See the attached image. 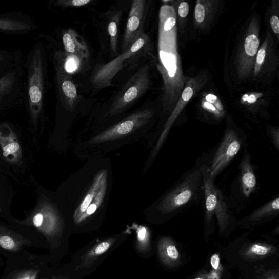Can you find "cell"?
Segmentation results:
<instances>
[{"label": "cell", "instance_id": "6da1fadb", "mask_svg": "<svg viewBox=\"0 0 279 279\" xmlns=\"http://www.w3.org/2000/svg\"><path fill=\"white\" fill-rule=\"evenodd\" d=\"M113 185L109 158L86 161L61 186L56 201L66 222L83 228L106 215Z\"/></svg>", "mask_w": 279, "mask_h": 279}, {"label": "cell", "instance_id": "7a4b0ae2", "mask_svg": "<svg viewBox=\"0 0 279 279\" xmlns=\"http://www.w3.org/2000/svg\"><path fill=\"white\" fill-rule=\"evenodd\" d=\"M153 116L150 109L135 111L99 132L77 138L72 152L77 158L87 161L106 157L120 148L144 140L147 143L154 134L151 130Z\"/></svg>", "mask_w": 279, "mask_h": 279}, {"label": "cell", "instance_id": "3957f363", "mask_svg": "<svg viewBox=\"0 0 279 279\" xmlns=\"http://www.w3.org/2000/svg\"><path fill=\"white\" fill-rule=\"evenodd\" d=\"M204 160L203 158L198 159L194 167L175 184L144 209L148 219L167 221L200 203L204 194L202 170Z\"/></svg>", "mask_w": 279, "mask_h": 279}, {"label": "cell", "instance_id": "277c9868", "mask_svg": "<svg viewBox=\"0 0 279 279\" xmlns=\"http://www.w3.org/2000/svg\"><path fill=\"white\" fill-rule=\"evenodd\" d=\"M147 35L143 32L127 50L121 55L106 64H101L93 69L91 83L97 89H103L112 85L113 78L125 66L137 63L144 57L148 43Z\"/></svg>", "mask_w": 279, "mask_h": 279}, {"label": "cell", "instance_id": "5b68a950", "mask_svg": "<svg viewBox=\"0 0 279 279\" xmlns=\"http://www.w3.org/2000/svg\"><path fill=\"white\" fill-rule=\"evenodd\" d=\"M202 170L204 185L203 198L205 223L208 226L211 225L216 218L220 230L223 232L232 223L233 215L222 192L214 184L206 159L204 160Z\"/></svg>", "mask_w": 279, "mask_h": 279}, {"label": "cell", "instance_id": "8992f818", "mask_svg": "<svg viewBox=\"0 0 279 279\" xmlns=\"http://www.w3.org/2000/svg\"><path fill=\"white\" fill-rule=\"evenodd\" d=\"M26 222L52 241L62 238L66 223L56 201L46 195L40 197L36 208Z\"/></svg>", "mask_w": 279, "mask_h": 279}, {"label": "cell", "instance_id": "52a82bcc", "mask_svg": "<svg viewBox=\"0 0 279 279\" xmlns=\"http://www.w3.org/2000/svg\"><path fill=\"white\" fill-rule=\"evenodd\" d=\"M149 67L145 65L129 78L116 96L103 119L111 120L122 115L132 105L142 97L150 86Z\"/></svg>", "mask_w": 279, "mask_h": 279}, {"label": "cell", "instance_id": "ba28073f", "mask_svg": "<svg viewBox=\"0 0 279 279\" xmlns=\"http://www.w3.org/2000/svg\"><path fill=\"white\" fill-rule=\"evenodd\" d=\"M246 138L245 135L237 130H226L210 164H208L209 172L214 180L238 154L244 146Z\"/></svg>", "mask_w": 279, "mask_h": 279}, {"label": "cell", "instance_id": "9c48e42d", "mask_svg": "<svg viewBox=\"0 0 279 279\" xmlns=\"http://www.w3.org/2000/svg\"><path fill=\"white\" fill-rule=\"evenodd\" d=\"M43 67L41 51L34 52L30 67L29 97L32 117L36 121L41 111L43 98Z\"/></svg>", "mask_w": 279, "mask_h": 279}, {"label": "cell", "instance_id": "30bf717a", "mask_svg": "<svg viewBox=\"0 0 279 279\" xmlns=\"http://www.w3.org/2000/svg\"><path fill=\"white\" fill-rule=\"evenodd\" d=\"M145 0H134L131 6L122 48L127 50L144 32L147 7Z\"/></svg>", "mask_w": 279, "mask_h": 279}, {"label": "cell", "instance_id": "8fae6325", "mask_svg": "<svg viewBox=\"0 0 279 279\" xmlns=\"http://www.w3.org/2000/svg\"><path fill=\"white\" fill-rule=\"evenodd\" d=\"M56 74L61 101L65 110L72 113L75 110L79 100L76 85L71 75L65 71L59 60L56 66Z\"/></svg>", "mask_w": 279, "mask_h": 279}, {"label": "cell", "instance_id": "7c38bea8", "mask_svg": "<svg viewBox=\"0 0 279 279\" xmlns=\"http://www.w3.org/2000/svg\"><path fill=\"white\" fill-rule=\"evenodd\" d=\"M0 149L8 162L19 164L21 162L22 149L19 140L7 125L0 126Z\"/></svg>", "mask_w": 279, "mask_h": 279}, {"label": "cell", "instance_id": "4fadbf2b", "mask_svg": "<svg viewBox=\"0 0 279 279\" xmlns=\"http://www.w3.org/2000/svg\"><path fill=\"white\" fill-rule=\"evenodd\" d=\"M240 181L244 197L249 198L257 186V180L251 162V155L246 147L240 165Z\"/></svg>", "mask_w": 279, "mask_h": 279}, {"label": "cell", "instance_id": "5bb4252c", "mask_svg": "<svg viewBox=\"0 0 279 279\" xmlns=\"http://www.w3.org/2000/svg\"><path fill=\"white\" fill-rule=\"evenodd\" d=\"M66 54L74 55L83 61H88L90 51L84 39L74 30L69 29L63 35Z\"/></svg>", "mask_w": 279, "mask_h": 279}, {"label": "cell", "instance_id": "9a60e30c", "mask_svg": "<svg viewBox=\"0 0 279 279\" xmlns=\"http://www.w3.org/2000/svg\"><path fill=\"white\" fill-rule=\"evenodd\" d=\"M118 237L107 238L96 244L92 248L87 250L82 256L76 270L90 268L96 260L107 252L117 240Z\"/></svg>", "mask_w": 279, "mask_h": 279}, {"label": "cell", "instance_id": "2e32d148", "mask_svg": "<svg viewBox=\"0 0 279 279\" xmlns=\"http://www.w3.org/2000/svg\"><path fill=\"white\" fill-rule=\"evenodd\" d=\"M279 214V197L269 201L268 202L256 209L243 221L244 223L256 224L277 216Z\"/></svg>", "mask_w": 279, "mask_h": 279}, {"label": "cell", "instance_id": "e0dca14e", "mask_svg": "<svg viewBox=\"0 0 279 279\" xmlns=\"http://www.w3.org/2000/svg\"><path fill=\"white\" fill-rule=\"evenodd\" d=\"M158 251L161 261L165 265L171 266L178 263L180 253L171 239H161L158 244Z\"/></svg>", "mask_w": 279, "mask_h": 279}, {"label": "cell", "instance_id": "ac0fdd59", "mask_svg": "<svg viewBox=\"0 0 279 279\" xmlns=\"http://www.w3.org/2000/svg\"><path fill=\"white\" fill-rule=\"evenodd\" d=\"M119 19V13H117L113 15L108 25L110 49L113 55H116L117 52L118 28Z\"/></svg>", "mask_w": 279, "mask_h": 279}, {"label": "cell", "instance_id": "d6986e66", "mask_svg": "<svg viewBox=\"0 0 279 279\" xmlns=\"http://www.w3.org/2000/svg\"><path fill=\"white\" fill-rule=\"evenodd\" d=\"M160 57L162 65L166 70H167L169 77H173L175 75L177 69L175 56L169 52L161 50Z\"/></svg>", "mask_w": 279, "mask_h": 279}, {"label": "cell", "instance_id": "ffe728a7", "mask_svg": "<svg viewBox=\"0 0 279 279\" xmlns=\"http://www.w3.org/2000/svg\"><path fill=\"white\" fill-rule=\"evenodd\" d=\"M59 61L65 71L69 74L76 72V70L81 67L82 61H83L79 58L68 54H66L65 58L59 57Z\"/></svg>", "mask_w": 279, "mask_h": 279}, {"label": "cell", "instance_id": "44dd1931", "mask_svg": "<svg viewBox=\"0 0 279 279\" xmlns=\"http://www.w3.org/2000/svg\"><path fill=\"white\" fill-rule=\"evenodd\" d=\"M260 42L256 36L251 34L246 39L244 43V48L248 55L254 57L257 53Z\"/></svg>", "mask_w": 279, "mask_h": 279}, {"label": "cell", "instance_id": "7402d4cb", "mask_svg": "<svg viewBox=\"0 0 279 279\" xmlns=\"http://www.w3.org/2000/svg\"><path fill=\"white\" fill-rule=\"evenodd\" d=\"M137 239L140 248L144 249L148 245L150 239L149 230L144 226H138L136 229Z\"/></svg>", "mask_w": 279, "mask_h": 279}, {"label": "cell", "instance_id": "603a6c76", "mask_svg": "<svg viewBox=\"0 0 279 279\" xmlns=\"http://www.w3.org/2000/svg\"><path fill=\"white\" fill-rule=\"evenodd\" d=\"M29 26L22 23L11 20L0 19V30H22L28 29Z\"/></svg>", "mask_w": 279, "mask_h": 279}, {"label": "cell", "instance_id": "cb8c5ba5", "mask_svg": "<svg viewBox=\"0 0 279 279\" xmlns=\"http://www.w3.org/2000/svg\"><path fill=\"white\" fill-rule=\"evenodd\" d=\"M270 247L264 244H254L249 248L248 254L254 256H264L270 252Z\"/></svg>", "mask_w": 279, "mask_h": 279}, {"label": "cell", "instance_id": "d4e9b609", "mask_svg": "<svg viewBox=\"0 0 279 279\" xmlns=\"http://www.w3.org/2000/svg\"><path fill=\"white\" fill-rule=\"evenodd\" d=\"M92 2V0H59L57 5L64 7H78L86 6Z\"/></svg>", "mask_w": 279, "mask_h": 279}, {"label": "cell", "instance_id": "484cf974", "mask_svg": "<svg viewBox=\"0 0 279 279\" xmlns=\"http://www.w3.org/2000/svg\"><path fill=\"white\" fill-rule=\"evenodd\" d=\"M0 246L5 249L13 250L16 247L14 240L7 235H3L0 237Z\"/></svg>", "mask_w": 279, "mask_h": 279}, {"label": "cell", "instance_id": "4316f807", "mask_svg": "<svg viewBox=\"0 0 279 279\" xmlns=\"http://www.w3.org/2000/svg\"><path fill=\"white\" fill-rule=\"evenodd\" d=\"M268 134L276 149L279 152V129L278 128L270 129Z\"/></svg>", "mask_w": 279, "mask_h": 279}, {"label": "cell", "instance_id": "83f0119b", "mask_svg": "<svg viewBox=\"0 0 279 279\" xmlns=\"http://www.w3.org/2000/svg\"><path fill=\"white\" fill-rule=\"evenodd\" d=\"M195 16L196 21L198 23H202L205 19V8L202 4H197L195 8Z\"/></svg>", "mask_w": 279, "mask_h": 279}, {"label": "cell", "instance_id": "f1b7e54d", "mask_svg": "<svg viewBox=\"0 0 279 279\" xmlns=\"http://www.w3.org/2000/svg\"><path fill=\"white\" fill-rule=\"evenodd\" d=\"M13 78L11 75H8L0 79V94L4 92L12 82Z\"/></svg>", "mask_w": 279, "mask_h": 279}, {"label": "cell", "instance_id": "f546056e", "mask_svg": "<svg viewBox=\"0 0 279 279\" xmlns=\"http://www.w3.org/2000/svg\"><path fill=\"white\" fill-rule=\"evenodd\" d=\"M189 7L188 3H181L178 8V14L181 17H186L188 15Z\"/></svg>", "mask_w": 279, "mask_h": 279}, {"label": "cell", "instance_id": "4dcf8cb0", "mask_svg": "<svg viewBox=\"0 0 279 279\" xmlns=\"http://www.w3.org/2000/svg\"><path fill=\"white\" fill-rule=\"evenodd\" d=\"M176 23V19L173 17H169L164 23L163 29L165 31H169L171 30Z\"/></svg>", "mask_w": 279, "mask_h": 279}, {"label": "cell", "instance_id": "1f68e13d", "mask_svg": "<svg viewBox=\"0 0 279 279\" xmlns=\"http://www.w3.org/2000/svg\"><path fill=\"white\" fill-rule=\"evenodd\" d=\"M38 272L36 271L26 272L14 279H36Z\"/></svg>", "mask_w": 279, "mask_h": 279}, {"label": "cell", "instance_id": "d6a6232c", "mask_svg": "<svg viewBox=\"0 0 279 279\" xmlns=\"http://www.w3.org/2000/svg\"><path fill=\"white\" fill-rule=\"evenodd\" d=\"M193 95V90L190 87H188L183 91L182 94V98L183 101H188Z\"/></svg>", "mask_w": 279, "mask_h": 279}, {"label": "cell", "instance_id": "836d02e7", "mask_svg": "<svg viewBox=\"0 0 279 279\" xmlns=\"http://www.w3.org/2000/svg\"><path fill=\"white\" fill-rule=\"evenodd\" d=\"M270 25L274 32L277 34H279V19L277 16H273L270 19Z\"/></svg>", "mask_w": 279, "mask_h": 279}, {"label": "cell", "instance_id": "e575fe53", "mask_svg": "<svg viewBox=\"0 0 279 279\" xmlns=\"http://www.w3.org/2000/svg\"><path fill=\"white\" fill-rule=\"evenodd\" d=\"M266 57V50L264 48H261L258 52L256 63L258 66L261 65L264 62Z\"/></svg>", "mask_w": 279, "mask_h": 279}, {"label": "cell", "instance_id": "d590c367", "mask_svg": "<svg viewBox=\"0 0 279 279\" xmlns=\"http://www.w3.org/2000/svg\"><path fill=\"white\" fill-rule=\"evenodd\" d=\"M211 265L212 268L216 270L220 266V257L217 254H214L211 258Z\"/></svg>", "mask_w": 279, "mask_h": 279}, {"label": "cell", "instance_id": "8d00e7d4", "mask_svg": "<svg viewBox=\"0 0 279 279\" xmlns=\"http://www.w3.org/2000/svg\"><path fill=\"white\" fill-rule=\"evenodd\" d=\"M206 99L209 102L213 103L214 101L216 99V96H215L214 95L209 94L206 97Z\"/></svg>", "mask_w": 279, "mask_h": 279}, {"label": "cell", "instance_id": "74e56055", "mask_svg": "<svg viewBox=\"0 0 279 279\" xmlns=\"http://www.w3.org/2000/svg\"><path fill=\"white\" fill-rule=\"evenodd\" d=\"M205 106L208 109L211 110H212L213 111H214L216 110L215 108L210 103L206 102L205 103Z\"/></svg>", "mask_w": 279, "mask_h": 279}, {"label": "cell", "instance_id": "f35d334b", "mask_svg": "<svg viewBox=\"0 0 279 279\" xmlns=\"http://www.w3.org/2000/svg\"><path fill=\"white\" fill-rule=\"evenodd\" d=\"M256 99L257 98L255 97V95H251L248 97L247 101H248L249 103H254L256 102Z\"/></svg>", "mask_w": 279, "mask_h": 279}, {"label": "cell", "instance_id": "ab89813d", "mask_svg": "<svg viewBox=\"0 0 279 279\" xmlns=\"http://www.w3.org/2000/svg\"><path fill=\"white\" fill-rule=\"evenodd\" d=\"M209 279H219V277H218V274L216 272H213L211 274L210 277H209Z\"/></svg>", "mask_w": 279, "mask_h": 279}, {"label": "cell", "instance_id": "60d3db41", "mask_svg": "<svg viewBox=\"0 0 279 279\" xmlns=\"http://www.w3.org/2000/svg\"><path fill=\"white\" fill-rule=\"evenodd\" d=\"M266 279H277V276L275 275L268 276Z\"/></svg>", "mask_w": 279, "mask_h": 279}, {"label": "cell", "instance_id": "b9f144b4", "mask_svg": "<svg viewBox=\"0 0 279 279\" xmlns=\"http://www.w3.org/2000/svg\"><path fill=\"white\" fill-rule=\"evenodd\" d=\"M249 96L247 94L246 95H244L243 97V100L245 102V101H247V99H248V98Z\"/></svg>", "mask_w": 279, "mask_h": 279}, {"label": "cell", "instance_id": "7bdbcfd3", "mask_svg": "<svg viewBox=\"0 0 279 279\" xmlns=\"http://www.w3.org/2000/svg\"><path fill=\"white\" fill-rule=\"evenodd\" d=\"M195 279H204V278L202 277H197V278H196Z\"/></svg>", "mask_w": 279, "mask_h": 279}, {"label": "cell", "instance_id": "ee69618b", "mask_svg": "<svg viewBox=\"0 0 279 279\" xmlns=\"http://www.w3.org/2000/svg\"><path fill=\"white\" fill-rule=\"evenodd\" d=\"M2 208H1V207H0V212H2Z\"/></svg>", "mask_w": 279, "mask_h": 279}, {"label": "cell", "instance_id": "f6af8a7d", "mask_svg": "<svg viewBox=\"0 0 279 279\" xmlns=\"http://www.w3.org/2000/svg\"><path fill=\"white\" fill-rule=\"evenodd\" d=\"M59 279H67V278H59Z\"/></svg>", "mask_w": 279, "mask_h": 279}]
</instances>
